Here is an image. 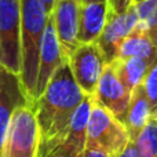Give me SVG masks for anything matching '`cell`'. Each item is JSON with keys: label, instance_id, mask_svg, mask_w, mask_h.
Instances as JSON below:
<instances>
[{"label": "cell", "instance_id": "1", "mask_svg": "<svg viewBox=\"0 0 157 157\" xmlns=\"http://www.w3.org/2000/svg\"><path fill=\"white\" fill-rule=\"evenodd\" d=\"M86 97L66 59L33 103L40 132L39 157H47L63 142L72 116Z\"/></svg>", "mask_w": 157, "mask_h": 157}, {"label": "cell", "instance_id": "2", "mask_svg": "<svg viewBox=\"0 0 157 157\" xmlns=\"http://www.w3.org/2000/svg\"><path fill=\"white\" fill-rule=\"evenodd\" d=\"M48 14L40 0H21V80L25 97L35 102L39 55Z\"/></svg>", "mask_w": 157, "mask_h": 157}, {"label": "cell", "instance_id": "3", "mask_svg": "<svg viewBox=\"0 0 157 157\" xmlns=\"http://www.w3.org/2000/svg\"><path fill=\"white\" fill-rule=\"evenodd\" d=\"M40 132L33 103L14 110L10 120L2 157H39Z\"/></svg>", "mask_w": 157, "mask_h": 157}, {"label": "cell", "instance_id": "4", "mask_svg": "<svg viewBox=\"0 0 157 157\" xmlns=\"http://www.w3.org/2000/svg\"><path fill=\"white\" fill-rule=\"evenodd\" d=\"M130 142L124 124L98 103H92L87 127L86 147L97 149L113 157Z\"/></svg>", "mask_w": 157, "mask_h": 157}, {"label": "cell", "instance_id": "5", "mask_svg": "<svg viewBox=\"0 0 157 157\" xmlns=\"http://www.w3.org/2000/svg\"><path fill=\"white\" fill-rule=\"evenodd\" d=\"M0 65L21 72V0H0Z\"/></svg>", "mask_w": 157, "mask_h": 157}, {"label": "cell", "instance_id": "6", "mask_svg": "<svg viewBox=\"0 0 157 157\" xmlns=\"http://www.w3.org/2000/svg\"><path fill=\"white\" fill-rule=\"evenodd\" d=\"M68 63L77 86L86 95H94L106 66V59L97 43L78 44L69 55Z\"/></svg>", "mask_w": 157, "mask_h": 157}, {"label": "cell", "instance_id": "7", "mask_svg": "<svg viewBox=\"0 0 157 157\" xmlns=\"http://www.w3.org/2000/svg\"><path fill=\"white\" fill-rule=\"evenodd\" d=\"M92 98L95 103L105 108L123 123L130 103L131 91L117 76L113 62L106 63Z\"/></svg>", "mask_w": 157, "mask_h": 157}, {"label": "cell", "instance_id": "8", "mask_svg": "<svg viewBox=\"0 0 157 157\" xmlns=\"http://www.w3.org/2000/svg\"><path fill=\"white\" fill-rule=\"evenodd\" d=\"M138 26V15H136L135 4L131 6L125 13L121 14H108L106 24L101 33L97 44L99 46L106 63H110L117 58L120 43L135 30Z\"/></svg>", "mask_w": 157, "mask_h": 157}, {"label": "cell", "instance_id": "9", "mask_svg": "<svg viewBox=\"0 0 157 157\" xmlns=\"http://www.w3.org/2000/svg\"><path fill=\"white\" fill-rule=\"evenodd\" d=\"M65 61H66V57L63 55L61 44L58 41L57 32H55V28H54V22H52L51 15H48L46 29H44V33H43V40H41V46H40L35 101L43 94L48 81L51 80V77L54 76L57 69Z\"/></svg>", "mask_w": 157, "mask_h": 157}, {"label": "cell", "instance_id": "10", "mask_svg": "<svg viewBox=\"0 0 157 157\" xmlns=\"http://www.w3.org/2000/svg\"><path fill=\"white\" fill-rule=\"evenodd\" d=\"M54 22L58 41L61 44L66 59L78 47V15L80 3L78 0H57L50 14Z\"/></svg>", "mask_w": 157, "mask_h": 157}, {"label": "cell", "instance_id": "11", "mask_svg": "<svg viewBox=\"0 0 157 157\" xmlns=\"http://www.w3.org/2000/svg\"><path fill=\"white\" fill-rule=\"evenodd\" d=\"M30 103L25 97L19 76L0 65V157L14 110Z\"/></svg>", "mask_w": 157, "mask_h": 157}, {"label": "cell", "instance_id": "12", "mask_svg": "<svg viewBox=\"0 0 157 157\" xmlns=\"http://www.w3.org/2000/svg\"><path fill=\"white\" fill-rule=\"evenodd\" d=\"M108 18V2H92L80 4L78 15V44L97 43Z\"/></svg>", "mask_w": 157, "mask_h": 157}, {"label": "cell", "instance_id": "13", "mask_svg": "<svg viewBox=\"0 0 157 157\" xmlns=\"http://www.w3.org/2000/svg\"><path fill=\"white\" fill-rule=\"evenodd\" d=\"M150 117H152V109H150L149 99L145 94L142 84H139L131 92L127 113L123 120V124L128 132L130 141H135L139 132L144 130V127L150 120Z\"/></svg>", "mask_w": 157, "mask_h": 157}, {"label": "cell", "instance_id": "14", "mask_svg": "<svg viewBox=\"0 0 157 157\" xmlns=\"http://www.w3.org/2000/svg\"><path fill=\"white\" fill-rule=\"evenodd\" d=\"M94 103V98L92 95H87L84 101L78 105L76 112L73 113L69 124L68 132L61 145L65 147L73 150L76 153L83 155L84 149H86V138H87V127H88V120L90 113H91V108Z\"/></svg>", "mask_w": 157, "mask_h": 157}, {"label": "cell", "instance_id": "15", "mask_svg": "<svg viewBox=\"0 0 157 157\" xmlns=\"http://www.w3.org/2000/svg\"><path fill=\"white\" fill-rule=\"evenodd\" d=\"M128 58H144V59H157V47L152 39L145 32L136 29L131 32L120 43L116 59Z\"/></svg>", "mask_w": 157, "mask_h": 157}, {"label": "cell", "instance_id": "16", "mask_svg": "<svg viewBox=\"0 0 157 157\" xmlns=\"http://www.w3.org/2000/svg\"><path fill=\"white\" fill-rule=\"evenodd\" d=\"M155 61L144 58H128V59H114L112 62L123 84L132 92L135 87L142 84L147 71Z\"/></svg>", "mask_w": 157, "mask_h": 157}, {"label": "cell", "instance_id": "17", "mask_svg": "<svg viewBox=\"0 0 157 157\" xmlns=\"http://www.w3.org/2000/svg\"><path fill=\"white\" fill-rule=\"evenodd\" d=\"M135 8L138 15L136 29L145 32L153 41L157 33V0H144L135 3Z\"/></svg>", "mask_w": 157, "mask_h": 157}, {"label": "cell", "instance_id": "18", "mask_svg": "<svg viewBox=\"0 0 157 157\" xmlns=\"http://www.w3.org/2000/svg\"><path fill=\"white\" fill-rule=\"evenodd\" d=\"M134 144L139 157H157V117H150Z\"/></svg>", "mask_w": 157, "mask_h": 157}, {"label": "cell", "instance_id": "19", "mask_svg": "<svg viewBox=\"0 0 157 157\" xmlns=\"http://www.w3.org/2000/svg\"><path fill=\"white\" fill-rule=\"evenodd\" d=\"M142 87L149 99L152 116L157 117V59L152 63V66L147 71L146 76L142 81Z\"/></svg>", "mask_w": 157, "mask_h": 157}, {"label": "cell", "instance_id": "20", "mask_svg": "<svg viewBox=\"0 0 157 157\" xmlns=\"http://www.w3.org/2000/svg\"><path fill=\"white\" fill-rule=\"evenodd\" d=\"M108 2V14H121L125 13L131 6H134V0H106Z\"/></svg>", "mask_w": 157, "mask_h": 157}, {"label": "cell", "instance_id": "21", "mask_svg": "<svg viewBox=\"0 0 157 157\" xmlns=\"http://www.w3.org/2000/svg\"><path fill=\"white\" fill-rule=\"evenodd\" d=\"M47 157H83V155L68 149V147H65L63 145H59V146L55 147Z\"/></svg>", "mask_w": 157, "mask_h": 157}, {"label": "cell", "instance_id": "22", "mask_svg": "<svg viewBox=\"0 0 157 157\" xmlns=\"http://www.w3.org/2000/svg\"><path fill=\"white\" fill-rule=\"evenodd\" d=\"M113 157H139L138 150H136V146L132 141H130L119 153H116Z\"/></svg>", "mask_w": 157, "mask_h": 157}, {"label": "cell", "instance_id": "23", "mask_svg": "<svg viewBox=\"0 0 157 157\" xmlns=\"http://www.w3.org/2000/svg\"><path fill=\"white\" fill-rule=\"evenodd\" d=\"M83 157H112L108 153L102 152V150H97V149H88L86 147L83 152Z\"/></svg>", "mask_w": 157, "mask_h": 157}, {"label": "cell", "instance_id": "24", "mask_svg": "<svg viewBox=\"0 0 157 157\" xmlns=\"http://www.w3.org/2000/svg\"><path fill=\"white\" fill-rule=\"evenodd\" d=\"M55 2H57V0H40V3L44 6V8H46V11H47L48 15L52 13V8H54Z\"/></svg>", "mask_w": 157, "mask_h": 157}, {"label": "cell", "instance_id": "25", "mask_svg": "<svg viewBox=\"0 0 157 157\" xmlns=\"http://www.w3.org/2000/svg\"><path fill=\"white\" fill-rule=\"evenodd\" d=\"M92 2H105V0H78L80 4H84V3H92Z\"/></svg>", "mask_w": 157, "mask_h": 157}, {"label": "cell", "instance_id": "26", "mask_svg": "<svg viewBox=\"0 0 157 157\" xmlns=\"http://www.w3.org/2000/svg\"><path fill=\"white\" fill-rule=\"evenodd\" d=\"M153 43H155L156 47H157V33H156V37H155V40H153Z\"/></svg>", "mask_w": 157, "mask_h": 157}, {"label": "cell", "instance_id": "27", "mask_svg": "<svg viewBox=\"0 0 157 157\" xmlns=\"http://www.w3.org/2000/svg\"><path fill=\"white\" fill-rule=\"evenodd\" d=\"M139 2H144V0H134V3H139Z\"/></svg>", "mask_w": 157, "mask_h": 157}]
</instances>
